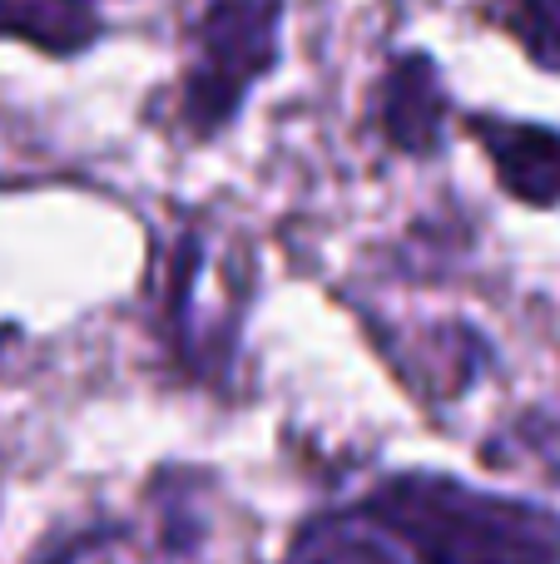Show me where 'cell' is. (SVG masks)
I'll list each match as a JSON object with an SVG mask.
<instances>
[{
  "label": "cell",
  "instance_id": "obj_2",
  "mask_svg": "<svg viewBox=\"0 0 560 564\" xmlns=\"http://www.w3.org/2000/svg\"><path fill=\"white\" fill-rule=\"evenodd\" d=\"M278 20L283 0H208L184 79V119L198 134L224 129L248 89L278 65Z\"/></svg>",
  "mask_w": 560,
  "mask_h": 564
},
{
  "label": "cell",
  "instance_id": "obj_6",
  "mask_svg": "<svg viewBox=\"0 0 560 564\" xmlns=\"http://www.w3.org/2000/svg\"><path fill=\"white\" fill-rule=\"evenodd\" d=\"M511 30L541 65L560 69V0H502Z\"/></svg>",
  "mask_w": 560,
  "mask_h": 564
},
{
  "label": "cell",
  "instance_id": "obj_3",
  "mask_svg": "<svg viewBox=\"0 0 560 564\" xmlns=\"http://www.w3.org/2000/svg\"><path fill=\"white\" fill-rule=\"evenodd\" d=\"M476 139L486 144L502 184L536 208L560 204V134L541 124H511V119H476Z\"/></svg>",
  "mask_w": 560,
  "mask_h": 564
},
{
  "label": "cell",
  "instance_id": "obj_4",
  "mask_svg": "<svg viewBox=\"0 0 560 564\" xmlns=\"http://www.w3.org/2000/svg\"><path fill=\"white\" fill-rule=\"evenodd\" d=\"M383 124L387 139L412 154H427L437 149V134H442V115H446V95H442V79H437L432 59L427 55H402L383 79Z\"/></svg>",
  "mask_w": 560,
  "mask_h": 564
},
{
  "label": "cell",
  "instance_id": "obj_5",
  "mask_svg": "<svg viewBox=\"0 0 560 564\" xmlns=\"http://www.w3.org/2000/svg\"><path fill=\"white\" fill-rule=\"evenodd\" d=\"M0 35L45 55H79L99 35L95 0H0Z\"/></svg>",
  "mask_w": 560,
  "mask_h": 564
},
{
  "label": "cell",
  "instance_id": "obj_1",
  "mask_svg": "<svg viewBox=\"0 0 560 564\" xmlns=\"http://www.w3.org/2000/svg\"><path fill=\"white\" fill-rule=\"evenodd\" d=\"M298 564H560V516L446 476H397L367 506L308 525Z\"/></svg>",
  "mask_w": 560,
  "mask_h": 564
}]
</instances>
